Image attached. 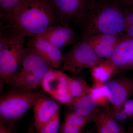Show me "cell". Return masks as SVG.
Wrapping results in <instances>:
<instances>
[{
	"mask_svg": "<svg viewBox=\"0 0 133 133\" xmlns=\"http://www.w3.org/2000/svg\"><path fill=\"white\" fill-rule=\"evenodd\" d=\"M111 106L122 108L133 94V80L123 77L112 78L104 84Z\"/></svg>",
	"mask_w": 133,
	"mask_h": 133,
	"instance_id": "cell-9",
	"label": "cell"
},
{
	"mask_svg": "<svg viewBox=\"0 0 133 133\" xmlns=\"http://www.w3.org/2000/svg\"><path fill=\"white\" fill-rule=\"evenodd\" d=\"M125 9L118 0H94L84 23L82 38L104 34L118 35L125 29Z\"/></svg>",
	"mask_w": 133,
	"mask_h": 133,
	"instance_id": "cell-2",
	"label": "cell"
},
{
	"mask_svg": "<svg viewBox=\"0 0 133 133\" xmlns=\"http://www.w3.org/2000/svg\"><path fill=\"white\" fill-rule=\"evenodd\" d=\"M127 133H132V130H131V129H129V131H128L127 132Z\"/></svg>",
	"mask_w": 133,
	"mask_h": 133,
	"instance_id": "cell-32",
	"label": "cell"
},
{
	"mask_svg": "<svg viewBox=\"0 0 133 133\" xmlns=\"http://www.w3.org/2000/svg\"><path fill=\"white\" fill-rule=\"evenodd\" d=\"M23 0H0V15L11 13Z\"/></svg>",
	"mask_w": 133,
	"mask_h": 133,
	"instance_id": "cell-22",
	"label": "cell"
},
{
	"mask_svg": "<svg viewBox=\"0 0 133 133\" xmlns=\"http://www.w3.org/2000/svg\"><path fill=\"white\" fill-rule=\"evenodd\" d=\"M90 88L83 78L70 77L69 91L73 99L89 92Z\"/></svg>",
	"mask_w": 133,
	"mask_h": 133,
	"instance_id": "cell-19",
	"label": "cell"
},
{
	"mask_svg": "<svg viewBox=\"0 0 133 133\" xmlns=\"http://www.w3.org/2000/svg\"><path fill=\"white\" fill-rule=\"evenodd\" d=\"M1 31L15 36H35L60 24L49 0H23L11 13L0 15Z\"/></svg>",
	"mask_w": 133,
	"mask_h": 133,
	"instance_id": "cell-1",
	"label": "cell"
},
{
	"mask_svg": "<svg viewBox=\"0 0 133 133\" xmlns=\"http://www.w3.org/2000/svg\"><path fill=\"white\" fill-rule=\"evenodd\" d=\"M118 71L112 63L105 59L91 69V75L95 83L104 84L111 79Z\"/></svg>",
	"mask_w": 133,
	"mask_h": 133,
	"instance_id": "cell-16",
	"label": "cell"
},
{
	"mask_svg": "<svg viewBox=\"0 0 133 133\" xmlns=\"http://www.w3.org/2000/svg\"><path fill=\"white\" fill-rule=\"evenodd\" d=\"M120 37L118 35L101 34L83 39L89 44L98 57L108 60Z\"/></svg>",
	"mask_w": 133,
	"mask_h": 133,
	"instance_id": "cell-11",
	"label": "cell"
},
{
	"mask_svg": "<svg viewBox=\"0 0 133 133\" xmlns=\"http://www.w3.org/2000/svg\"><path fill=\"white\" fill-rule=\"evenodd\" d=\"M0 83L8 84L21 60L24 48V38L1 31Z\"/></svg>",
	"mask_w": 133,
	"mask_h": 133,
	"instance_id": "cell-4",
	"label": "cell"
},
{
	"mask_svg": "<svg viewBox=\"0 0 133 133\" xmlns=\"http://www.w3.org/2000/svg\"><path fill=\"white\" fill-rule=\"evenodd\" d=\"M105 109L109 116L116 121L124 122L128 119L122 108L115 107L111 105Z\"/></svg>",
	"mask_w": 133,
	"mask_h": 133,
	"instance_id": "cell-23",
	"label": "cell"
},
{
	"mask_svg": "<svg viewBox=\"0 0 133 133\" xmlns=\"http://www.w3.org/2000/svg\"><path fill=\"white\" fill-rule=\"evenodd\" d=\"M87 133H91V132H87Z\"/></svg>",
	"mask_w": 133,
	"mask_h": 133,
	"instance_id": "cell-34",
	"label": "cell"
},
{
	"mask_svg": "<svg viewBox=\"0 0 133 133\" xmlns=\"http://www.w3.org/2000/svg\"><path fill=\"white\" fill-rule=\"evenodd\" d=\"M0 133H14L12 130L10 125L0 122Z\"/></svg>",
	"mask_w": 133,
	"mask_h": 133,
	"instance_id": "cell-28",
	"label": "cell"
},
{
	"mask_svg": "<svg viewBox=\"0 0 133 133\" xmlns=\"http://www.w3.org/2000/svg\"><path fill=\"white\" fill-rule=\"evenodd\" d=\"M125 29L133 25V6H130L125 9Z\"/></svg>",
	"mask_w": 133,
	"mask_h": 133,
	"instance_id": "cell-25",
	"label": "cell"
},
{
	"mask_svg": "<svg viewBox=\"0 0 133 133\" xmlns=\"http://www.w3.org/2000/svg\"><path fill=\"white\" fill-rule=\"evenodd\" d=\"M33 107L34 126L36 131L59 112V105L57 102L43 95L37 98Z\"/></svg>",
	"mask_w": 133,
	"mask_h": 133,
	"instance_id": "cell-12",
	"label": "cell"
},
{
	"mask_svg": "<svg viewBox=\"0 0 133 133\" xmlns=\"http://www.w3.org/2000/svg\"><path fill=\"white\" fill-rule=\"evenodd\" d=\"M34 127H35V126L33 125H31L30 126L27 133H35V130H34Z\"/></svg>",
	"mask_w": 133,
	"mask_h": 133,
	"instance_id": "cell-31",
	"label": "cell"
},
{
	"mask_svg": "<svg viewBox=\"0 0 133 133\" xmlns=\"http://www.w3.org/2000/svg\"><path fill=\"white\" fill-rule=\"evenodd\" d=\"M94 0H49L60 24H84Z\"/></svg>",
	"mask_w": 133,
	"mask_h": 133,
	"instance_id": "cell-7",
	"label": "cell"
},
{
	"mask_svg": "<svg viewBox=\"0 0 133 133\" xmlns=\"http://www.w3.org/2000/svg\"><path fill=\"white\" fill-rule=\"evenodd\" d=\"M122 2L129 6H133V0H122Z\"/></svg>",
	"mask_w": 133,
	"mask_h": 133,
	"instance_id": "cell-30",
	"label": "cell"
},
{
	"mask_svg": "<svg viewBox=\"0 0 133 133\" xmlns=\"http://www.w3.org/2000/svg\"><path fill=\"white\" fill-rule=\"evenodd\" d=\"M69 105L72 107L73 112L85 117H91L99 110V106L92 98L89 92L73 99Z\"/></svg>",
	"mask_w": 133,
	"mask_h": 133,
	"instance_id": "cell-15",
	"label": "cell"
},
{
	"mask_svg": "<svg viewBox=\"0 0 133 133\" xmlns=\"http://www.w3.org/2000/svg\"><path fill=\"white\" fill-rule=\"evenodd\" d=\"M59 128L60 116L59 112L37 131L38 133H59Z\"/></svg>",
	"mask_w": 133,
	"mask_h": 133,
	"instance_id": "cell-21",
	"label": "cell"
},
{
	"mask_svg": "<svg viewBox=\"0 0 133 133\" xmlns=\"http://www.w3.org/2000/svg\"><path fill=\"white\" fill-rule=\"evenodd\" d=\"M90 119L91 117L81 116L72 112L66 115L65 123L83 129L89 122Z\"/></svg>",
	"mask_w": 133,
	"mask_h": 133,
	"instance_id": "cell-20",
	"label": "cell"
},
{
	"mask_svg": "<svg viewBox=\"0 0 133 133\" xmlns=\"http://www.w3.org/2000/svg\"><path fill=\"white\" fill-rule=\"evenodd\" d=\"M41 92L12 90L2 95L0 99L1 122L12 125L23 116L36 100Z\"/></svg>",
	"mask_w": 133,
	"mask_h": 133,
	"instance_id": "cell-5",
	"label": "cell"
},
{
	"mask_svg": "<svg viewBox=\"0 0 133 133\" xmlns=\"http://www.w3.org/2000/svg\"><path fill=\"white\" fill-rule=\"evenodd\" d=\"M89 92L99 107L106 108L109 106V100L104 84L95 83L91 87Z\"/></svg>",
	"mask_w": 133,
	"mask_h": 133,
	"instance_id": "cell-18",
	"label": "cell"
},
{
	"mask_svg": "<svg viewBox=\"0 0 133 133\" xmlns=\"http://www.w3.org/2000/svg\"><path fill=\"white\" fill-rule=\"evenodd\" d=\"M128 119H133V99L127 101L122 106Z\"/></svg>",
	"mask_w": 133,
	"mask_h": 133,
	"instance_id": "cell-26",
	"label": "cell"
},
{
	"mask_svg": "<svg viewBox=\"0 0 133 133\" xmlns=\"http://www.w3.org/2000/svg\"><path fill=\"white\" fill-rule=\"evenodd\" d=\"M51 68L40 55L28 45L24 48L19 66L8 85L12 90L30 91L41 85L46 72Z\"/></svg>",
	"mask_w": 133,
	"mask_h": 133,
	"instance_id": "cell-3",
	"label": "cell"
},
{
	"mask_svg": "<svg viewBox=\"0 0 133 133\" xmlns=\"http://www.w3.org/2000/svg\"><path fill=\"white\" fill-rule=\"evenodd\" d=\"M39 35L59 49L73 43L77 39L70 26L61 24L49 27Z\"/></svg>",
	"mask_w": 133,
	"mask_h": 133,
	"instance_id": "cell-13",
	"label": "cell"
},
{
	"mask_svg": "<svg viewBox=\"0 0 133 133\" xmlns=\"http://www.w3.org/2000/svg\"><path fill=\"white\" fill-rule=\"evenodd\" d=\"M105 60L98 57L89 44L82 38L63 55V68L71 73L79 74L84 69H91Z\"/></svg>",
	"mask_w": 133,
	"mask_h": 133,
	"instance_id": "cell-6",
	"label": "cell"
},
{
	"mask_svg": "<svg viewBox=\"0 0 133 133\" xmlns=\"http://www.w3.org/2000/svg\"><path fill=\"white\" fill-rule=\"evenodd\" d=\"M83 129L78 127L64 122L59 133H83Z\"/></svg>",
	"mask_w": 133,
	"mask_h": 133,
	"instance_id": "cell-24",
	"label": "cell"
},
{
	"mask_svg": "<svg viewBox=\"0 0 133 133\" xmlns=\"http://www.w3.org/2000/svg\"><path fill=\"white\" fill-rule=\"evenodd\" d=\"M47 62L51 67L59 69L63 65V55L60 49L41 36L31 37L28 44Z\"/></svg>",
	"mask_w": 133,
	"mask_h": 133,
	"instance_id": "cell-10",
	"label": "cell"
},
{
	"mask_svg": "<svg viewBox=\"0 0 133 133\" xmlns=\"http://www.w3.org/2000/svg\"><path fill=\"white\" fill-rule=\"evenodd\" d=\"M92 120L95 123L97 133H114L98 120L95 119Z\"/></svg>",
	"mask_w": 133,
	"mask_h": 133,
	"instance_id": "cell-27",
	"label": "cell"
},
{
	"mask_svg": "<svg viewBox=\"0 0 133 133\" xmlns=\"http://www.w3.org/2000/svg\"><path fill=\"white\" fill-rule=\"evenodd\" d=\"M126 35L133 38V25L129 26L124 29Z\"/></svg>",
	"mask_w": 133,
	"mask_h": 133,
	"instance_id": "cell-29",
	"label": "cell"
},
{
	"mask_svg": "<svg viewBox=\"0 0 133 133\" xmlns=\"http://www.w3.org/2000/svg\"><path fill=\"white\" fill-rule=\"evenodd\" d=\"M91 118L98 120L114 133H127L123 127L109 116L105 109L103 111H100L99 109Z\"/></svg>",
	"mask_w": 133,
	"mask_h": 133,
	"instance_id": "cell-17",
	"label": "cell"
},
{
	"mask_svg": "<svg viewBox=\"0 0 133 133\" xmlns=\"http://www.w3.org/2000/svg\"><path fill=\"white\" fill-rule=\"evenodd\" d=\"M108 60L118 69L131 65L133 63V38L126 35L121 37Z\"/></svg>",
	"mask_w": 133,
	"mask_h": 133,
	"instance_id": "cell-14",
	"label": "cell"
},
{
	"mask_svg": "<svg viewBox=\"0 0 133 133\" xmlns=\"http://www.w3.org/2000/svg\"><path fill=\"white\" fill-rule=\"evenodd\" d=\"M70 79L63 72L51 68L45 74L41 85L43 90L56 100L69 105L73 99L69 91Z\"/></svg>",
	"mask_w": 133,
	"mask_h": 133,
	"instance_id": "cell-8",
	"label": "cell"
},
{
	"mask_svg": "<svg viewBox=\"0 0 133 133\" xmlns=\"http://www.w3.org/2000/svg\"><path fill=\"white\" fill-rule=\"evenodd\" d=\"M131 129V130H132V133H133V127Z\"/></svg>",
	"mask_w": 133,
	"mask_h": 133,
	"instance_id": "cell-33",
	"label": "cell"
}]
</instances>
